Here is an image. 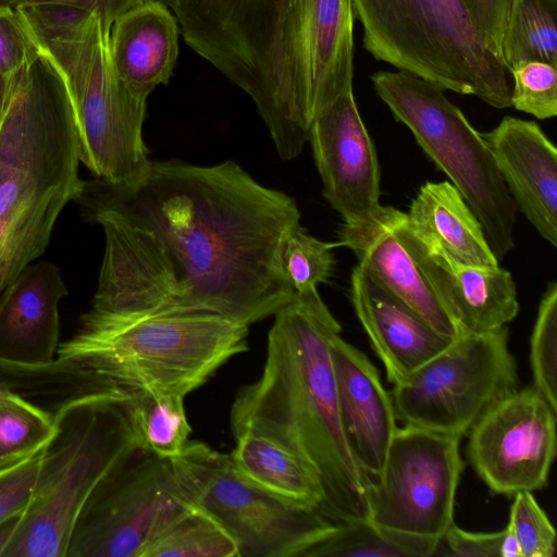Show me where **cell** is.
Here are the masks:
<instances>
[{"instance_id":"cell-30","label":"cell","mask_w":557,"mask_h":557,"mask_svg":"<svg viewBox=\"0 0 557 557\" xmlns=\"http://www.w3.org/2000/svg\"><path fill=\"white\" fill-rule=\"evenodd\" d=\"M337 243H325L309 235L301 224L287 231L280 244L281 270L300 302L322 300L318 286L332 275Z\"/></svg>"},{"instance_id":"cell-25","label":"cell","mask_w":557,"mask_h":557,"mask_svg":"<svg viewBox=\"0 0 557 557\" xmlns=\"http://www.w3.org/2000/svg\"><path fill=\"white\" fill-rule=\"evenodd\" d=\"M500 57L508 72L529 61L557 66V0H511Z\"/></svg>"},{"instance_id":"cell-38","label":"cell","mask_w":557,"mask_h":557,"mask_svg":"<svg viewBox=\"0 0 557 557\" xmlns=\"http://www.w3.org/2000/svg\"><path fill=\"white\" fill-rule=\"evenodd\" d=\"M144 0H0V5L25 7H67L85 11H95L112 23L124 12Z\"/></svg>"},{"instance_id":"cell-12","label":"cell","mask_w":557,"mask_h":557,"mask_svg":"<svg viewBox=\"0 0 557 557\" xmlns=\"http://www.w3.org/2000/svg\"><path fill=\"white\" fill-rule=\"evenodd\" d=\"M507 326L460 333L391 393L404 425L462 437L495 403L518 389Z\"/></svg>"},{"instance_id":"cell-42","label":"cell","mask_w":557,"mask_h":557,"mask_svg":"<svg viewBox=\"0 0 557 557\" xmlns=\"http://www.w3.org/2000/svg\"><path fill=\"white\" fill-rule=\"evenodd\" d=\"M8 95V79L0 73V124Z\"/></svg>"},{"instance_id":"cell-10","label":"cell","mask_w":557,"mask_h":557,"mask_svg":"<svg viewBox=\"0 0 557 557\" xmlns=\"http://www.w3.org/2000/svg\"><path fill=\"white\" fill-rule=\"evenodd\" d=\"M169 461L186 500L226 532L238 557H302L337 524L250 482L206 443L189 440Z\"/></svg>"},{"instance_id":"cell-31","label":"cell","mask_w":557,"mask_h":557,"mask_svg":"<svg viewBox=\"0 0 557 557\" xmlns=\"http://www.w3.org/2000/svg\"><path fill=\"white\" fill-rule=\"evenodd\" d=\"M533 386L557 410V284L547 285L530 341Z\"/></svg>"},{"instance_id":"cell-21","label":"cell","mask_w":557,"mask_h":557,"mask_svg":"<svg viewBox=\"0 0 557 557\" xmlns=\"http://www.w3.org/2000/svg\"><path fill=\"white\" fill-rule=\"evenodd\" d=\"M69 290L60 269L32 263L0 297V359L45 366L59 347V305Z\"/></svg>"},{"instance_id":"cell-13","label":"cell","mask_w":557,"mask_h":557,"mask_svg":"<svg viewBox=\"0 0 557 557\" xmlns=\"http://www.w3.org/2000/svg\"><path fill=\"white\" fill-rule=\"evenodd\" d=\"M190 507L169 459L139 446L86 502L66 557H141L154 537Z\"/></svg>"},{"instance_id":"cell-16","label":"cell","mask_w":557,"mask_h":557,"mask_svg":"<svg viewBox=\"0 0 557 557\" xmlns=\"http://www.w3.org/2000/svg\"><path fill=\"white\" fill-rule=\"evenodd\" d=\"M406 219L404 212L397 234L460 333L497 330L517 317V288L509 271L454 259L437 243L416 234Z\"/></svg>"},{"instance_id":"cell-40","label":"cell","mask_w":557,"mask_h":557,"mask_svg":"<svg viewBox=\"0 0 557 557\" xmlns=\"http://www.w3.org/2000/svg\"><path fill=\"white\" fill-rule=\"evenodd\" d=\"M20 516L14 517L0 524V557L4 554L13 539Z\"/></svg>"},{"instance_id":"cell-7","label":"cell","mask_w":557,"mask_h":557,"mask_svg":"<svg viewBox=\"0 0 557 557\" xmlns=\"http://www.w3.org/2000/svg\"><path fill=\"white\" fill-rule=\"evenodd\" d=\"M350 1L362 47L376 61L493 108L511 107L510 74L466 0Z\"/></svg>"},{"instance_id":"cell-41","label":"cell","mask_w":557,"mask_h":557,"mask_svg":"<svg viewBox=\"0 0 557 557\" xmlns=\"http://www.w3.org/2000/svg\"><path fill=\"white\" fill-rule=\"evenodd\" d=\"M500 557H520L518 543L508 524L504 528Z\"/></svg>"},{"instance_id":"cell-36","label":"cell","mask_w":557,"mask_h":557,"mask_svg":"<svg viewBox=\"0 0 557 557\" xmlns=\"http://www.w3.org/2000/svg\"><path fill=\"white\" fill-rule=\"evenodd\" d=\"M41 453L0 469V524L21 516L29 505L41 460Z\"/></svg>"},{"instance_id":"cell-35","label":"cell","mask_w":557,"mask_h":557,"mask_svg":"<svg viewBox=\"0 0 557 557\" xmlns=\"http://www.w3.org/2000/svg\"><path fill=\"white\" fill-rule=\"evenodd\" d=\"M39 57L17 9L0 5V73L10 79Z\"/></svg>"},{"instance_id":"cell-24","label":"cell","mask_w":557,"mask_h":557,"mask_svg":"<svg viewBox=\"0 0 557 557\" xmlns=\"http://www.w3.org/2000/svg\"><path fill=\"white\" fill-rule=\"evenodd\" d=\"M234 440L230 456L244 478L290 503L320 511L321 484L298 456L253 432L240 433Z\"/></svg>"},{"instance_id":"cell-28","label":"cell","mask_w":557,"mask_h":557,"mask_svg":"<svg viewBox=\"0 0 557 557\" xmlns=\"http://www.w3.org/2000/svg\"><path fill=\"white\" fill-rule=\"evenodd\" d=\"M141 557H238V552L210 516L191 506L154 537Z\"/></svg>"},{"instance_id":"cell-14","label":"cell","mask_w":557,"mask_h":557,"mask_svg":"<svg viewBox=\"0 0 557 557\" xmlns=\"http://www.w3.org/2000/svg\"><path fill=\"white\" fill-rule=\"evenodd\" d=\"M556 412L532 385L491 406L467 433V457L495 494L513 496L547 483L556 454Z\"/></svg>"},{"instance_id":"cell-2","label":"cell","mask_w":557,"mask_h":557,"mask_svg":"<svg viewBox=\"0 0 557 557\" xmlns=\"http://www.w3.org/2000/svg\"><path fill=\"white\" fill-rule=\"evenodd\" d=\"M273 317L262 372L231 406L232 434L253 432L298 456L317 475L320 512L332 522L367 521L372 479L343 428L330 350L341 325L323 300L294 298Z\"/></svg>"},{"instance_id":"cell-8","label":"cell","mask_w":557,"mask_h":557,"mask_svg":"<svg viewBox=\"0 0 557 557\" xmlns=\"http://www.w3.org/2000/svg\"><path fill=\"white\" fill-rule=\"evenodd\" d=\"M376 96L462 195L502 260L513 247L516 205L483 137L445 90L404 71L370 77Z\"/></svg>"},{"instance_id":"cell-4","label":"cell","mask_w":557,"mask_h":557,"mask_svg":"<svg viewBox=\"0 0 557 557\" xmlns=\"http://www.w3.org/2000/svg\"><path fill=\"white\" fill-rule=\"evenodd\" d=\"M17 11L40 54L57 69L72 102L81 162L102 182L127 185L150 164L143 138L147 101L120 79L110 53L111 24L100 13L67 7Z\"/></svg>"},{"instance_id":"cell-15","label":"cell","mask_w":557,"mask_h":557,"mask_svg":"<svg viewBox=\"0 0 557 557\" xmlns=\"http://www.w3.org/2000/svg\"><path fill=\"white\" fill-rule=\"evenodd\" d=\"M308 141L323 197L345 223L358 221L380 206L377 156L352 89L314 119Z\"/></svg>"},{"instance_id":"cell-22","label":"cell","mask_w":557,"mask_h":557,"mask_svg":"<svg viewBox=\"0 0 557 557\" xmlns=\"http://www.w3.org/2000/svg\"><path fill=\"white\" fill-rule=\"evenodd\" d=\"M178 23L162 0H144L112 23V62L136 98L147 101L157 86L169 83L178 57Z\"/></svg>"},{"instance_id":"cell-27","label":"cell","mask_w":557,"mask_h":557,"mask_svg":"<svg viewBox=\"0 0 557 557\" xmlns=\"http://www.w3.org/2000/svg\"><path fill=\"white\" fill-rule=\"evenodd\" d=\"M113 385L101 375L58 359L45 366L0 359V394H16L28 400H52L59 406L79 394Z\"/></svg>"},{"instance_id":"cell-32","label":"cell","mask_w":557,"mask_h":557,"mask_svg":"<svg viewBox=\"0 0 557 557\" xmlns=\"http://www.w3.org/2000/svg\"><path fill=\"white\" fill-rule=\"evenodd\" d=\"M302 557H407L368 521L337 523Z\"/></svg>"},{"instance_id":"cell-29","label":"cell","mask_w":557,"mask_h":557,"mask_svg":"<svg viewBox=\"0 0 557 557\" xmlns=\"http://www.w3.org/2000/svg\"><path fill=\"white\" fill-rule=\"evenodd\" d=\"M55 431L53 412L16 394H0V469L42 450Z\"/></svg>"},{"instance_id":"cell-11","label":"cell","mask_w":557,"mask_h":557,"mask_svg":"<svg viewBox=\"0 0 557 557\" xmlns=\"http://www.w3.org/2000/svg\"><path fill=\"white\" fill-rule=\"evenodd\" d=\"M460 440L417 426H398L381 473L372 480L367 521L407 557L436 554L454 522L463 467Z\"/></svg>"},{"instance_id":"cell-34","label":"cell","mask_w":557,"mask_h":557,"mask_svg":"<svg viewBox=\"0 0 557 557\" xmlns=\"http://www.w3.org/2000/svg\"><path fill=\"white\" fill-rule=\"evenodd\" d=\"M519 546L520 557H553L556 531L532 492L513 495L508 523Z\"/></svg>"},{"instance_id":"cell-5","label":"cell","mask_w":557,"mask_h":557,"mask_svg":"<svg viewBox=\"0 0 557 557\" xmlns=\"http://www.w3.org/2000/svg\"><path fill=\"white\" fill-rule=\"evenodd\" d=\"M249 326L208 313L123 315L90 309L55 359L125 391L186 397L230 359L248 350Z\"/></svg>"},{"instance_id":"cell-18","label":"cell","mask_w":557,"mask_h":557,"mask_svg":"<svg viewBox=\"0 0 557 557\" xmlns=\"http://www.w3.org/2000/svg\"><path fill=\"white\" fill-rule=\"evenodd\" d=\"M519 210L557 246V149L534 121L504 116L482 134Z\"/></svg>"},{"instance_id":"cell-26","label":"cell","mask_w":557,"mask_h":557,"mask_svg":"<svg viewBox=\"0 0 557 557\" xmlns=\"http://www.w3.org/2000/svg\"><path fill=\"white\" fill-rule=\"evenodd\" d=\"M128 392L132 422L139 446L160 458L177 456L191 432L184 407L185 397L147 388Z\"/></svg>"},{"instance_id":"cell-37","label":"cell","mask_w":557,"mask_h":557,"mask_svg":"<svg viewBox=\"0 0 557 557\" xmlns=\"http://www.w3.org/2000/svg\"><path fill=\"white\" fill-rule=\"evenodd\" d=\"M504 529L497 532H470L455 522L447 529L442 543L448 554L458 557H500ZM442 545V544H441Z\"/></svg>"},{"instance_id":"cell-1","label":"cell","mask_w":557,"mask_h":557,"mask_svg":"<svg viewBox=\"0 0 557 557\" xmlns=\"http://www.w3.org/2000/svg\"><path fill=\"white\" fill-rule=\"evenodd\" d=\"M94 207L109 209L169 286L173 313H208L250 326L294 299L278 261L300 224L296 200L232 160L150 161L127 185L101 181Z\"/></svg>"},{"instance_id":"cell-6","label":"cell","mask_w":557,"mask_h":557,"mask_svg":"<svg viewBox=\"0 0 557 557\" xmlns=\"http://www.w3.org/2000/svg\"><path fill=\"white\" fill-rule=\"evenodd\" d=\"M42 449L32 500L4 557H66L76 520L101 481L138 447L131 394L119 386L64 400Z\"/></svg>"},{"instance_id":"cell-3","label":"cell","mask_w":557,"mask_h":557,"mask_svg":"<svg viewBox=\"0 0 557 557\" xmlns=\"http://www.w3.org/2000/svg\"><path fill=\"white\" fill-rule=\"evenodd\" d=\"M350 0H278L261 40L247 94L278 157L297 158L314 119L352 89Z\"/></svg>"},{"instance_id":"cell-17","label":"cell","mask_w":557,"mask_h":557,"mask_svg":"<svg viewBox=\"0 0 557 557\" xmlns=\"http://www.w3.org/2000/svg\"><path fill=\"white\" fill-rule=\"evenodd\" d=\"M403 211L379 206L367 216L343 223L337 246L349 248L358 265L380 286L396 296L442 335L455 339L459 330L434 295L428 281L397 234Z\"/></svg>"},{"instance_id":"cell-9","label":"cell","mask_w":557,"mask_h":557,"mask_svg":"<svg viewBox=\"0 0 557 557\" xmlns=\"http://www.w3.org/2000/svg\"><path fill=\"white\" fill-rule=\"evenodd\" d=\"M79 148L33 122L0 124V289L38 257L64 207L81 198Z\"/></svg>"},{"instance_id":"cell-20","label":"cell","mask_w":557,"mask_h":557,"mask_svg":"<svg viewBox=\"0 0 557 557\" xmlns=\"http://www.w3.org/2000/svg\"><path fill=\"white\" fill-rule=\"evenodd\" d=\"M330 350L344 431L358 462L373 480L398 428L391 394L369 358L339 334Z\"/></svg>"},{"instance_id":"cell-39","label":"cell","mask_w":557,"mask_h":557,"mask_svg":"<svg viewBox=\"0 0 557 557\" xmlns=\"http://www.w3.org/2000/svg\"><path fill=\"white\" fill-rule=\"evenodd\" d=\"M480 28L500 54L504 27L511 0H466Z\"/></svg>"},{"instance_id":"cell-23","label":"cell","mask_w":557,"mask_h":557,"mask_svg":"<svg viewBox=\"0 0 557 557\" xmlns=\"http://www.w3.org/2000/svg\"><path fill=\"white\" fill-rule=\"evenodd\" d=\"M406 215L416 234L437 243L454 259L476 267L498 265L481 223L451 183L422 185Z\"/></svg>"},{"instance_id":"cell-33","label":"cell","mask_w":557,"mask_h":557,"mask_svg":"<svg viewBox=\"0 0 557 557\" xmlns=\"http://www.w3.org/2000/svg\"><path fill=\"white\" fill-rule=\"evenodd\" d=\"M509 74L512 79L511 107L540 120L557 115V66L529 61Z\"/></svg>"},{"instance_id":"cell-19","label":"cell","mask_w":557,"mask_h":557,"mask_svg":"<svg viewBox=\"0 0 557 557\" xmlns=\"http://www.w3.org/2000/svg\"><path fill=\"white\" fill-rule=\"evenodd\" d=\"M350 300L393 385L406 380L454 341L438 333L358 264L351 271Z\"/></svg>"}]
</instances>
